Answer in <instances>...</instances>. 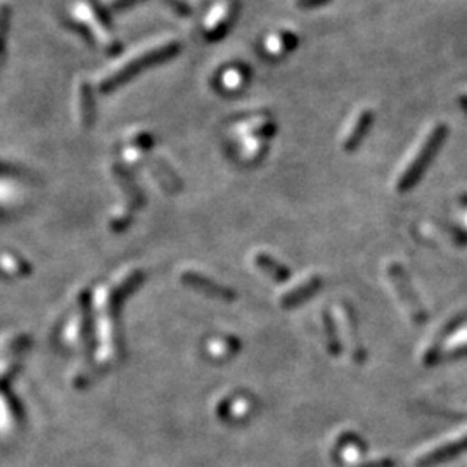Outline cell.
I'll return each instance as SVG.
<instances>
[{"instance_id":"cell-7","label":"cell","mask_w":467,"mask_h":467,"mask_svg":"<svg viewBox=\"0 0 467 467\" xmlns=\"http://www.w3.org/2000/svg\"><path fill=\"white\" fill-rule=\"evenodd\" d=\"M321 286L322 279L318 277V275H311V277L303 280L299 286L287 291V293L282 296V299H280V305H282L284 309H293L296 305H301L303 301H306V299L317 293V291L321 289Z\"/></svg>"},{"instance_id":"cell-15","label":"cell","mask_w":467,"mask_h":467,"mask_svg":"<svg viewBox=\"0 0 467 467\" xmlns=\"http://www.w3.org/2000/svg\"><path fill=\"white\" fill-rule=\"evenodd\" d=\"M163 2H165L166 6H168L171 11H175L177 14H180V16H189L190 14L189 4L184 2V0H163Z\"/></svg>"},{"instance_id":"cell-12","label":"cell","mask_w":467,"mask_h":467,"mask_svg":"<svg viewBox=\"0 0 467 467\" xmlns=\"http://www.w3.org/2000/svg\"><path fill=\"white\" fill-rule=\"evenodd\" d=\"M298 44H299V38L296 37L294 33H291V31H282V33H279L275 38L268 40L267 49L270 50L272 54H284L296 49V45Z\"/></svg>"},{"instance_id":"cell-14","label":"cell","mask_w":467,"mask_h":467,"mask_svg":"<svg viewBox=\"0 0 467 467\" xmlns=\"http://www.w3.org/2000/svg\"><path fill=\"white\" fill-rule=\"evenodd\" d=\"M11 25V7L0 4V52H6V38Z\"/></svg>"},{"instance_id":"cell-3","label":"cell","mask_w":467,"mask_h":467,"mask_svg":"<svg viewBox=\"0 0 467 467\" xmlns=\"http://www.w3.org/2000/svg\"><path fill=\"white\" fill-rule=\"evenodd\" d=\"M388 275L389 280H391L393 287H395L396 294L400 296V301L403 303V306L407 309L408 313H410L412 321L417 322V324L426 321V310H424V306L419 303L417 294H415L414 289H412L410 280H408L407 275H405L403 268L400 267V265L391 263L388 267Z\"/></svg>"},{"instance_id":"cell-8","label":"cell","mask_w":467,"mask_h":467,"mask_svg":"<svg viewBox=\"0 0 467 467\" xmlns=\"http://www.w3.org/2000/svg\"><path fill=\"white\" fill-rule=\"evenodd\" d=\"M372 120H374V115H372L371 109H365V111H362L360 115H358L357 122L353 123L352 130H350V134L346 135V139H345L346 151H355L357 147L360 146L362 140L365 139V135H367L369 130H371Z\"/></svg>"},{"instance_id":"cell-10","label":"cell","mask_w":467,"mask_h":467,"mask_svg":"<svg viewBox=\"0 0 467 467\" xmlns=\"http://www.w3.org/2000/svg\"><path fill=\"white\" fill-rule=\"evenodd\" d=\"M255 263L262 268L265 274L270 275V277L274 280H277V282H284V280H287L291 277L289 268L284 267V265H280L277 260L272 258V256L263 255V253H258V255L255 256Z\"/></svg>"},{"instance_id":"cell-5","label":"cell","mask_w":467,"mask_h":467,"mask_svg":"<svg viewBox=\"0 0 467 467\" xmlns=\"http://www.w3.org/2000/svg\"><path fill=\"white\" fill-rule=\"evenodd\" d=\"M182 280H184L185 286L192 287L197 293L209 296V298L221 299V301H232V299H236V293H233L232 289H229V287L221 286V284L206 277V275L197 274V272L194 270L184 272V274H182Z\"/></svg>"},{"instance_id":"cell-9","label":"cell","mask_w":467,"mask_h":467,"mask_svg":"<svg viewBox=\"0 0 467 467\" xmlns=\"http://www.w3.org/2000/svg\"><path fill=\"white\" fill-rule=\"evenodd\" d=\"M78 113H80V122L85 128L92 127L93 118H96V106H93V96L92 87L87 81H81L80 88H78Z\"/></svg>"},{"instance_id":"cell-18","label":"cell","mask_w":467,"mask_h":467,"mask_svg":"<svg viewBox=\"0 0 467 467\" xmlns=\"http://www.w3.org/2000/svg\"><path fill=\"white\" fill-rule=\"evenodd\" d=\"M461 103H462V108H466V111H467V97H462Z\"/></svg>"},{"instance_id":"cell-17","label":"cell","mask_w":467,"mask_h":467,"mask_svg":"<svg viewBox=\"0 0 467 467\" xmlns=\"http://www.w3.org/2000/svg\"><path fill=\"white\" fill-rule=\"evenodd\" d=\"M330 0H296V7L298 9H317V7L325 6Z\"/></svg>"},{"instance_id":"cell-4","label":"cell","mask_w":467,"mask_h":467,"mask_svg":"<svg viewBox=\"0 0 467 467\" xmlns=\"http://www.w3.org/2000/svg\"><path fill=\"white\" fill-rule=\"evenodd\" d=\"M75 13L80 18L81 25H85L91 31V26L99 33H104V37L111 38V18H109L108 11L100 7L96 0H81L76 6Z\"/></svg>"},{"instance_id":"cell-11","label":"cell","mask_w":467,"mask_h":467,"mask_svg":"<svg viewBox=\"0 0 467 467\" xmlns=\"http://www.w3.org/2000/svg\"><path fill=\"white\" fill-rule=\"evenodd\" d=\"M466 449H467V433L462 434L461 438L454 439V442L445 443V445L439 446L438 450H433V451H431V454H427L426 457H424V462L431 464V462L442 461V459L454 457L455 454H459V451H462V450H466Z\"/></svg>"},{"instance_id":"cell-13","label":"cell","mask_w":467,"mask_h":467,"mask_svg":"<svg viewBox=\"0 0 467 467\" xmlns=\"http://www.w3.org/2000/svg\"><path fill=\"white\" fill-rule=\"evenodd\" d=\"M324 330H325L327 348H329L330 355H340L341 341H340V336H338L336 324H334V321L329 317V315H324Z\"/></svg>"},{"instance_id":"cell-1","label":"cell","mask_w":467,"mask_h":467,"mask_svg":"<svg viewBox=\"0 0 467 467\" xmlns=\"http://www.w3.org/2000/svg\"><path fill=\"white\" fill-rule=\"evenodd\" d=\"M180 52V44L178 42H166V44L154 47V49L147 50V52L139 54L134 59L127 61L122 68H118L116 71H113L111 75H108L100 81V92L109 93L116 91L118 87L127 83L128 80H132L135 75H139L144 69L153 68L156 64H163V62L170 61L171 57H175Z\"/></svg>"},{"instance_id":"cell-2","label":"cell","mask_w":467,"mask_h":467,"mask_svg":"<svg viewBox=\"0 0 467 467\" xmlns=\"http://www.w3.org/2000/svg\"><path fill=\"white\" fill-rule=\"evenodd\" d=\"M446 137V127L445 125H436L433 130L429 132L426 140L422 142L420 149L415 153L414 159H412L410 165L403 170L402 177L398 178V187L400 192H407L420 180V177L424 175L427 166H429L431 159L434 158V154L438 153V149L442 147L443 140Z\"/></svg>"},{"instance_id":"cell-16","label":"cell","mask_w":467,"mask_h":467,"mask_svg":"<svg viewBox=\"0 0 467 467\" xmlns=\"http://www.w3.org/2000/svg\"><path fill=\"white\" fill-rule=\"evenodd\" d=\"M142 0H111L109 4V9L115 11V13H123V11L130 9V7L137 6Z\"/></svg>"},{"instance_id":"cell-6","label":"cell","mask_w":467,"mask_h":467,"mask_svg":"<svg viewBox=\"0 0 467 467\" xmlns=\"http://www.w3.org/2000/svg\"><path fill=\"white\" fill-rule=\"evenodd\" d=\"M237 14V4L233 0H227L224 6H220V9L217 11V14H213V18L209 19V26L206 30V40L209 42H218L227 35V31L231 30L233 19Z\"/></svg>"}]
</instances>
